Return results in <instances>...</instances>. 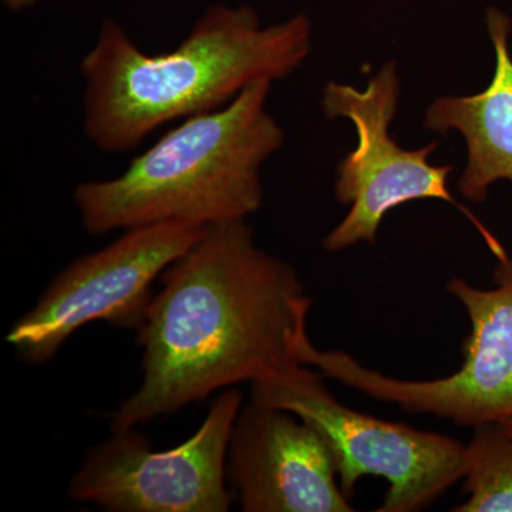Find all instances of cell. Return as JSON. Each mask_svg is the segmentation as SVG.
I'll list each match as a JSON object with an SVG mask.
<instances>
[{
  "mask_svg": "<svg viewBox=\"0 0 512 512\" xmlns=\"http://www.w3.org/2000/svg\"><path fill=\"white\" fill-rule=\"evenodd\" d=\"M311 50L305 13L265 26L251 6L214 5L180 45L154 56L106 20L80 64L84 133L103 153H126L164 124L220 110L261 80L291 76Z\"/></svg>",
  "mask_w": 512,
  "mask_h": 512,
  "instance_id": "obj_2",
  "label": "cell"
},
{
  "mask_svg": "<svg viewBox=\"0 0 512 512\" xmlns=\"http://www.w3.org/2000/svg\"><path fill=\"white\" fill-rule=\"evenodd\" d=\"M40 2H43V0H2L3 6L12 10V12H20V10L32 8V6Z\"/></svg>",
  "mask_w": 512,
  "mask_h": 512,
  "instance_id": "obj_12",
  "label": "cell"
},
{
  "mask_svg": "<svg viewBox=\"0 0 512 512\" xmlns=\"http://www.w3.org/2000/svg\"><path fill=\"white\" fill-rule=\"evenodd\" d=\"M160 279L137 329L143 380L111 413V431L298 363L311 298L291 264L255 244L247 220L205 228Z\"/></svg>",
  "mask_w": 512,
  "mask_h": 512,
  "instance_id": "obj_1",
  "label": "cell"
},
{
  "mask_svg": "<svg viewBox=\"0 0 512 512\" xmlns=\"http://www.w3.org/2000/svg\"><path fill=\"white\" fill-rule=\"evenodd\" d=\"M464 491L453 512H512V437L501 423L474 429L467 444Z\"/></svg>",
  "mask_w": 512,
  "mask_h": 512,
  "instance_id": "obj_11",
  "label": "cell"
},
{
  "mask_svg": "<svg viewBox=\"0 0 512 512\" xmlns=\"http://www.w3.org/2000/svg\"><path fill=\"white\" fill-rule=\"evenodd\" d=\"M495 52L494 76L484 92L443 96L430 104L424 127L434 133L457 131L467 146V165L458 191L468 201L487 200L491 185L512 183V57L508 47L511 20L501 10L485 13Z\"/></svg>",
  "mask_w": 512,
  "mask_h": 512,
  "instance_id": "obj_10",
  "label": "cell"
},
{
  "mask_svg": "<svg viewBox=\"0 0 512 512\" xmlns=\"http://www.w3.org/2000/svg\"><path fill=\"white\" fill-rule=\"evenodd\" d=\"M494 288L481 289L451 278L447 291L466 308L470 335L463 365L436 380H403L382 375L343 350H320L303 329L293 346L299 365L390 404L404 412L430 414L471 427L512 420V256L497 258Z\"/></svg>",
  "mask_w": 512,
  "mask_h": 512,
  "instance_id": "obj_5",
  "label": "cell"
},
{
  "mask_svg": "<svg viewBox=\"0 0 512 512\" xmlns=\"http://www.w3.org/2000/svg\"><path fill=\"white\" fill-rule=\"evenodd\" d=\"M504 426V429L507 430V433L512 437V420L504 421L501 423Z\"/></svg>",
  "mask_w": 512,
  "mask_h": 512,
  "instance_id": "obj_13",
  "label": "cell"
},
{
  "mask_svg": "<svg viewBox=\"0 0 512 512\" xmlns=\"http://www.w3.org/2000/svg\"><path fill=\"white\" fill-rule=\"evenodd\" d=\"M241 407L242 394L225 390L200 429L170 450H153L136 429L113 431L87 453L69 497L113 512H227L228 447Z\"/></svg>",
  "mask_w": 512,
  "mask_h": 512,
  "instance_id": "obj_8",
  "label": "cell"
},
{
  "mask_svg": "<svg viewBox=\"0 0 512 512\" xmlns=\"http://www.w3.org/2000/svg\"><path fill=\"white\" fill-rule=\"evenodd\" d=\"M204 231L181 222L126 229L107 247L64 266L35 306L10 326L6 342L18 359L39 366L90 323L140 328L154 282Z\"/></svg>",
  "mask_w": 512,
  "mask_h": 512,
  "instance_id": "obj_7",
  "label": "cell"
},
{
  "mask_svg": "<svg viewBox=\"0 0 512 512\" xmlns=\"http://www.w3.org/2000/svg\"><path fill=\"white\" fill-rule=\"evenodd\" d=\"M272 84H251L222 109L180 121L117 177L77 185L84 231L163 222L208 228L255 214L264 201L262 167L285 141L266 109Z\"/></svg>",
  "mask_w": 512,
  "mask_h": 512,
  "instance_id": "obj_3",
  "label": "cell"
},
{
  "mask_svg": "<svg viewBox=\"0 0 512 512\" xmlns=\"http://www.w3.org/2000/svg\"><path fill=\"white\" fill-rule=\"evenodd\" d=\"M228 483L245 512H352L328 444L278 407L242 404L229 440Z\"/></svg>",
  "mask_w": 512,
  "mask_h": 512,
  "instance_id": "obj_9",
  "label": "cell"
},
{
  "mask_svg": "<svg viewBox=\"0 0 512 512\" xmlns=\"http://www.w3.org/2000/svg\"><path fill=\"white\" fill-rule=\"evenodd\" d=\"M251 399L288 410L318 431L349 498L360 478H384L389 490L379 512L419 511L466 476L467 444L350 409L311 366L296 363L256 380Z\"/></svg>",
  "mask_w": 512,
  "mask_h": 512,
  "instance_id": "obj_4",
  "label": "cell"
},
{
  "mask_svg": "<svg viewBox=\"0 0 512 512\" xmlns=\"http://www.w3.org/2000/svg\"><path fill=\"white\" fill-rule=\"evenodd\" d=\"M397 64L389 62L369 80L365 90L329 82L323 89L322 109L328 119H348L355 126L357 146L336 170L335 195L350 205L346 217L323 239L329 252H340L360 242L375 244L384 217L407 202L439 200L467 215L495 255L504 254L497 239L448 190L451 165H433L437 144L406 150L390 136V124L399 109Z\"/></svg>",
  "mask_w": 512,
  "mask_h": 512,
  "instance_id": "obj_6",
  "label": "cell"
}]
</instances>
